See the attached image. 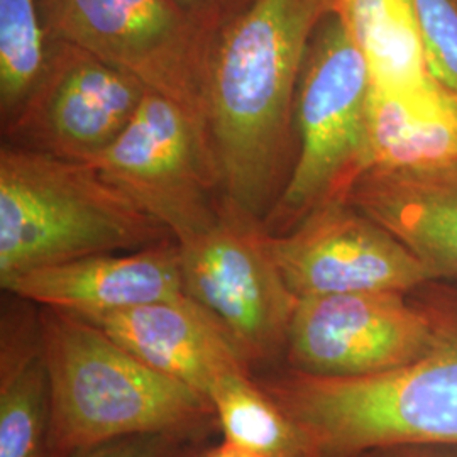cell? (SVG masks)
<instances>
[{"instance_id": "4fadbf2b", "label": "cell", "mask_w": 457, "mask_h": 457, "mask_svg": "<svg viewBox=\"0 0 457 457\" xmlns=\"http://www.w3.org/2000/svg\"><path fill=\"white\" fill-rule=\"evenodd\" d=\"M88 322L149 368L204 398L226 376L251 371L224 332L188 296L107 313Z\"/></svg>"}, {"instance_id": "8fae6325", "label": "cell", "mask_w": 457, "mask_h": 457, "mask_svg": "<svg viewBox=\"0 0 457 457\" xmlns=\"http://www.w3.org/2000/svg\"><path fill=\"white\" fill-rule=\"evenodd\" d=\"M266 243L298 300L362 292L410 294L434 281L409 245L347 200L315 211L287 234L266 232Z\"/></svg>"}, {"instance_id": "d4e9b609", "label": "cell", "mask_w": 457, "mask_h": 457, "mask_svg": "<svg viewBox=\"0 0 457 457\" xmlns=\"http://www.w3.org/2000/svg\"><path fill=\"white\" fill-rule=\"evenodd\" d=\"M341 2H343V0H334V4H336V11H339V9H341Z\"/></svg>"}, {"instance_id": "7a4b0ae2", "label": "cell", "mask_w": 457, "mask_h": 457, "mask_svg": "<svg viewBox=\"0 0 457 457\" xmlns=\"http://www.w3.org/2000/svg\"><path fill=\"white\" fill-rule=\"evenodd\" d=\"M432 326V345L403 370L370 378H317L290 368L254 376L309 432L320 457H351L393 442L457 444V283L410 292Z\"/></svg>"}, {"instance_id": "ac0fdd59", "label": "cell", "mask_w": 457, "mask_h": 457, "mask_svg": "<svg viewBox=\"0 0 457 457\" xmlns=\"http://www.w3.org/2000/svg\"><path fill=\"white\" fill-rule=\"evenodd\" d=\"M207 400L222 441L256 457H320L309 432L262 390L251 371L226 376Z\"/></svg>"}, {"instance_id": "e0dca14e", "label": "cell", "mask_w": 457, "mask_h": 457, "mask_svg": "<svg viewBox=\"0 0 457 457\" xmlns=\"http://www.w3.org/2000/svg\"><path fill=\"white\" fill-rule=\"evenodd\" d=\"M368 134L371 168L417 170L451 163L457 160V105L451 100L402 97L371 83Z\"/></svg>"}, {"instance_id": "7402d4cb", "label": "cell", "mask_w": 457, "mask_h": 457, "mask_svg": "<svg viewBox=\"0 0 457 457\" xmlns=\"http://www.w3.org/2000/svg\"><path fill=\"white\" fill-rule=\"evenodd\" d=\"M183 12L195 19L217 37L228 22L243 12L253 0H171Z\"/></svg>"}, {"instance_id": "44dd1931", "label": "cell", "mask_w": 457, "mask_h": 457, "mask_svg": "<svg viewBox=\"0 0 457 457\" xmlns=\"http://www.w3.org/2000/svg\"><path fill=\"white\" fill-rule=\"evenodd\" d=\"M195 442L164 434L129 436L102 442L68 457H181Z\"/></svg>"}, {"instance_id": "52a82bcc", "label": "cell", "mask_w": 457, "mask_h": 457, "mask_svg": "<svg viewBox=\"0 0 457 457\" xmlns=\"http://www.w3.org/2000/svg\"><path fill=\"white\" fill-rule=\"evenodd\" d=\"M179 245L185 296L212 319L251 371L285 360L298 298L273 262L262 222L224 204L212 228Z\"/></svg>"}, {"instance_id": "ffe728a7", "label": "cell", "mask_w": 457, "mask_h": 457, "mask_svg": "<svg viewBox=\"0 0 457 457\" xmlns=\"http://www.w3.org/2000/svg\"><path fill=\"white\" fill-rule=\"evenodd\" d=\"M432 79L457 105V0H411Z\"/></svg>"}, {"instance_id": "9c48e42d", "label": "cell", "mask_w": 457, "mask_h": 457, "mask_svg": "<svg viewBox=\"0 0 457 457\" xmlns=\"http://www.w3.org/2000/svg\"><path fill=\"white\" fill-rule=\"evenodd\" d=\"M147 92L87 49L51 39L46 68L2 124V137L11 146L90 163L128 128Z\"/></svg>"}, {"instance_id": "6da1fadb", "label": "cell", "mask_w": 457, "mask_h": 457, "mask_svg": "<svg viewBox=\"0 0 457 457\" xmlns=\"http://www.w3.org/2000/svg\"><path fill=\"white\" fill-rule=\"evenodd\" d=\"M334 0H253L213 41L204 117L224 204L264 222L296 156L295 104L312 36Z\"/></svg>"}, {"instance_id": "2e32d148", "label": "cell", "mask_w": 457, "mask_h": 457, "mask_svg": "<svg viewBox=\"0 0 457 457\" xmlns=\"http://www.w3.org/2000/svg\"><path fill=\"white\" fill-rule=\"evenodd\" d=\"M339 14L375 87L413 100L454 102L428 71L411 0H343Z\"/></svg>"}, {"instance_id": "603a6c76", "label": "cell", "mask_w": 457, "mask_h": 457, "mask_svg": "<svg viewBox=\"0 0 457 457\" xmlns=\"http://www.w3.org/2000/svg\"><path fill=\"white\" fill-rule=\"evenodd\" d=\"M351 457H457V444L451 442H393L366 449Z\"/></svg>"}, {"instance_id": "cb8c5ba5", "label": "cell", "mask_w": 457, "mask_h": 457, "mask_svg": "<svg viewBox=\"0 0 457 457\" xmlns=\"http://www.w3.org/2000/svg\"><path fill=\"white\" fill-rule=\"evenodd\" d=\"M181 457H256L228 442L202 441L192 444Z\"/></svg>"}, {"instance_id": "5bb4252c", "label": "cell", "mask_w": 457, "mask_h": 457, "mask_svg": "<svg viewBox=\"0 0 457 457\" xmlns=\"http://www.w3.org/2000/svg\"><path fill=\"white\" fill-rule=\"evenodd\" d=\"M402 239L434 281L457 283V160L417 170H368L347 196Z\"/></svg>"}, {"instance_id": "ba28073f", "label": "cell", "mask_w": 457, "mask_h": 457, "mask_svg": "<svg viewBox=\"0 0 457 457\" xmlns=\"http://www.w3.org/2000/svg\"><path fill=\"white\" fill-rule=\"evenodd\" d=\"M39 9L51 39L87 49L204 115L215 36L171 0H39Z\"/></svg>"}, {"instance_id": "7c38bea8", "label": "cell", "mask_w": 457, "mask_h": 457, "mask_svg": "<svg viewBox=\"0 0 457 457\" xmlns=\"http://www.w3.org/2000/svg\"><path fill=\"white\" fill-rule=\"evenodd\" d=\"M0 285L5 294L85 320L185 296L177 241L51 264Z\"/></svg>"}, {"instance_id": "277c9868", "label": "cell", "mask_w": 457, "mask_h": 457, "mask_svg": "<svg viewBox=\"0 0 457 457\" xmlns=\"http://www.w3.org/2000/svg\"><path fill=\"white\" fill-rule=\"evenodd\" d=\"M175 241L97 168L2 143L0 283L87 256Z\"/></svg>"}, {"instance_id": "5b68a950", "label": "cell", "mask_w": 457, "mask_h": 457, "mask_svg": "<svg viewBox=\"0 0 457 457\" xmlns=\"http://www.w3.org/2000/svg\"><path fill=\"white\" fill-rule=\"evenodd\" d=\"M370 92L368 63L343 16L332 11L317 26L307 49L295 104L294 170L262 222L268 234H287L315 211L347 200L373 166Z\"/></svg>"}, {"instance_id": "3957f363", "label": "cell", "mask_w": 457, "mask_h": 457, "mask_svg": "<svg viewBox=\"0 0 457 457\" xmlns=\"http://www.w3.org/2000/svg\"><path fill=\"white\" fill-rule=\"evenodd\" d=\"M51 392L49 457L102 442L164 434L209 441L207 398L149 368L82 317L39 307Z\"/></svg>"}, {"instance_id": "8992f818", "label": "cell", "mask_w": 457, "mask_h": 457, "mask_svg": "<svg viewBox=\"0 0 457 457\" xmlns=\"http://www.w3.org/2000/svg\"><path fill=\"white\" fill-rule=\"evenodd\" d=\"M90 164L179 245L212 228L224 211L204 115L151 90L128 128Z\"/></svg>"}, {"instance_id": "30bf717a", "label": "cell", "mask_w": 457, "mask_h": 457, "mask_svg": "<svg viewBox=\"0 0 457 457\" xmlns=\"http://www.w3.org/2000/svg\"><path fill=\"white\" fill-rule=\"evenodd\" d=\"M430 345V320L410 294L327 295L296 302L285 361L303 375L370 378L407 368Z\"/></svg>"}, {"instance_id": "d6986e66", "label": "cell", "mask_w": 457, "mask_h": 457, "mask_svg": "<svg viewBox=\"0 0 457 457\" xmlns=\"http://www.w3.org/2000/svg\"><path fill=\"white\" fill-rule=\"evenodd\" d=\"M49 39L39 0H0V119L29 97L48 63Z\"/></svg>"}, {"instance_id": "9a60e30c", "label": "cell", "mask_w": 457, "mask_h": 457, "mask_svg": "<svg viewBox=\"0 0 457 457\" xmlns=\"http://www.w3.org/2000/svg\"><path fill=\"white\" fill-rule=\"evenodd\" d=\"M49 437L51 392L39 305L9 295L0 315V457H49Z\"/></svg>"}]
</instances>
